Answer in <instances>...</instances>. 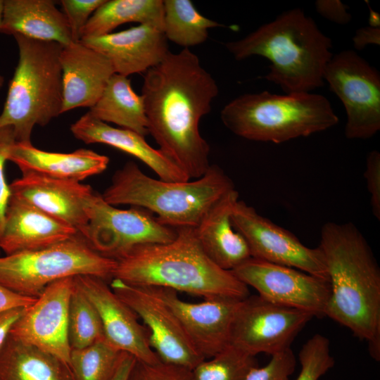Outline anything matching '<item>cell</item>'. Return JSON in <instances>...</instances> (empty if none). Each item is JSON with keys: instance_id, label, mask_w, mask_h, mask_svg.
Listing matches in <instances>:
<instances>
[{"instance_id": "obj_1", "label": "cell", "mask_w": 380, "mask_h": 380, "mask_svg": "<svg viewBox=\"0 0 380 380\" xmlns=\"http://www.w3.org/2000/svg\"><path fill=\"white\" fill-rule=\"evenodd\" d=\"M218 92L215 80L189 49L169 51L144 77L141 96L148 134L190 179L200 178L210 166V146L199 122Z\"/></svg>"}, {"instance_id": "obj_2", "label": "cell", "mask_w": 380, "mask_h": 380, "mask_svg": "<svg viewBox=\"0 0 380 380\" xmlns=\"http://www.w3.org/2000/svg\"><path fill=\"white\" fill-rule=\"evenodd\" d=\"M320 248L331 296L325 316L366 341L371 357L380 360V269L360 230L352 222H326Z\"/></svg>"}, {"instance_id": "obj_3", "label": "cell", "mask_w": 380, "mask_h": 380, "mask_svg": "<svg viewBox=\"0 0 380 380\" xmlns=\"http://www.w3.org/2000/svg\"><path fill=\"white\" fill-rule=\"evenodd\" d=\"M176 229V237L170 242L139 245L115 259L113 279L132 286L169 288L203 299L242 300L250 295L248 287L232 271L208 258L194 227Z\"/></svg>"}, {"instance_id": "obj_4", "label": "cell", "mask_w": 380, "mask_h": 380, "mask_svg": "<svg viewBox=\"0 0 380 380\" xmlns=\"http://www.w3.org/2000/svg\"><path fill=\"white\" fill-rule=\"evenodd\" d=\"M236 60L259 56L270 62L264 77L286 94L305 93L324 84L333 53L331 40L300 8L279 15L246 37L225 44Z\"/></svg>"}, {"instance_id": "obj_5", "label": "cell", "mask_w": 380, "mask_h": 380, "mask_svg": "<svg viewBox=\"0 0 380 380\" xmlns=\"http://www.w3.org/2000/svg\"><path fill=\"white\" fill-rule=\"evenodd\" d=\"M234 189L231 178L216 165H210L200 178L167 182L150 177L129 161L115 172L101 196L114 206L144 208L161 224L178 229L196 227L211 207Z\"/></svg>"}, {"instance_id": "obj_6", "label": "cell", "mask_w": 380, "mask_h": 380, "mask_svg": "<svg viewBox=\"0 0 380 380\" xmlns=\"http://www.w3.org/2000/svg\"><path fill=\"white\" fill-rule=\"evenodd\" d=\"M18 61L0 114V129L13 128L15 142L31 143L35 125L45 126L61 113L63 45L13 34Z\"/></svg>"}, {"instance_id": "obj_7", "label": "cell", "mask_w": 380, "mask_h": 380, "mask_svg": "<svg viewBox=\"0 0 380 380\" xmlns=\"http://www.w3.org/2000/svg\"><path fill=\"white\" fill-rule=\"evenodd\" d=\"M220 118L239 137L275 144L308 137L338 122L329 101L310 92L245 94L228 103Z\"/></svg>"}, {"instance_id": "obj_8", "label": "cell", "mask_w": 380, "mask_h": 380, "mask_svg": "<svg viewBox=\"0 0 380 380\" xmlns=\"http://www.w3.org/2000/svg\"><path fill=\"white\" fill-rule=\"evenodd\" d=\"M115 264L77 233L48 247L0 256V284L37 298L48 285L64 278L92 275L111 281Z\"/></svg>"}, {"instance_id": "obj_9", "label": "cell", "mask_w": 380, "mask_h": 380, "mask_svg": "<svg viewBox=\"0 0 380 380\" xmlns=\"http://www.w3.org/2000/svg\"><path fill=\"white\" fill-rule=\"evenodd\" d=\"M324 80L341 101L346 112L345 135L367 139L380 129V75L353 50L333 55Z\"/></svg>"}, {"instance_id": "obj_10", "label": "cell", "mask_w": 380, "mask_h": 380, "mask_svg": "<svg viewBox=\"0 0 380 380\" xmlns=\"http://www.w3.org/2000/svg\"><path fill=\"white\" fill-rule=\"evenodd\" d=\"M85 210L89 223L84 238L99 253L114 260L134 246L167 243L177 235L176 229L161 224L150 211L118 208L95 192Z\"/></svg>"}, {"instance_id": "obj_11", "label": "cell", "mask_w": 380, "mask_h": 380, "mask_svg": "<svg viewBox=\"0 0 380 380\" xmlns=\"http://www.w3.org/2000/svg\"><path fill=\"white\" fill-rule=\"evenodd\" d=\"M310 313L271 303L258 295L240 300L232 321L229 345L250 355H270L291 348Z\"/></svg>"}, {"instance_id": "obj_12", "label": "cell", "mask_w": 380, "mask_h": 380, "mask_svg": "<svg viewBox=\"0 0 380 380\" xmlns=\"http://www.w3.org/2000/svg\"><path fill=\"white\" fill-rule=\"evenodd\" d=\"M231 218L234 229L245 239L251 258L293 267L329 281L324 256L318 246H306L294 234L241 200L235 203Z\"/></svg>"}, {"instance_id": "obj_13", "label": "cell", "mask_w": 380, "mask_h": 380, "mask_svg": "<svg viewBox=\"0 0 380 380\" xmlns=\"http://www.w3.org/2000/svg\"><path fill=\"white\" fill-rule=\"evenodd\" d=\"M232 272L271 303L303 310L313 317L325 316L331 296L330 284L327 280L293 267L253 258Z\"/></svg>"}, {"instance_id": "obj_14", "label": "cell", "mask_w": 380, "mask_h": 380, "mask_svg": "<svg viewBox=\"0 0 380 380\" xmlns=\"http://www.w3.org/2000/svg\"><path fill=\"white\" fill-rule=\"evenodd\" d=\"M115 293L141 319L152 349L163 362L193 369L205 360L196 351L170 308L148 288L111 279Z\"/></svg>"}, {"instance_id": "obj_15", "label": "cell", "mask_w": 380, "mask_h": 380, "mask_svg": "<svg viewBox=\"0 0 380 380\" xmlns=\"http://www.w3.org/2000/svg\"><path fill=\"white\" fill-rule=\"evenodd\" d=\"M74 277L48 285L34 302L25 308L13 324L9 335L69 363V303Z\"/></svg>"}, {"instance_id": "obj_16", "label": "cell", "mask_w": 380, "mask_h": 380, "mask_svg": "<svg viewBox=\"0 0 380 380\" xmlns=\"http://www.w3.org/2000/svg\"><path fill=\"white\" fill-rule=\"evenodd\" d=\"M144 287L170 308L204 359L212 357L229 345L231 327L241 300L222 297L189 303L181 299L173 289Z\"/></svg>"}, {"instance_id": "obj_17", "label": "cell", "mask_w": 380, "mask_h": 380, "mask_svg": "<svg viewBox=\"0 0 380 380\" xmlns=\"http://www.w3.org/2000/svg\"><path fill=\"white\" fill-rule=\"evenodd\" d=\"M74 280L96 308L105 339L110 344L138 360L150 364L160 362L151 346L148 330L107 281L92 275L76 276Z\"/></svg>"}, {"instance_id": "obj_18", "label": "cell", "mask_w": 380, "mask_h": 380, "mask_svg": "<svg viewBox=\"0 0 380 380\" xmlns=\"http://www.w3.org/2000/svg\"><path fill=\"white\" fill-rule=\"evenodd\" d=\"M9 186L12 196L68 224L84 237L89 223L85 208L94 192L90 186L80 182L23 174Z\"/></svg>"}, {"instance_id": "obj_19", "label": "cell", "mask_w": 380, "mask_h": 380, "mask_svg": "<svg viewBox=\"0 0 380 380\" xmlns=\"http://www.w3.org/2000/svg\"><path fill=\"white\" fill-rule=\"evenodd\" d=\"M80 41L104 55L110 61L115 73L126 77L146 72L169 52L163 29L153 24H139Z\"/></svg>"}, {"instance_id": "obj_20", "label": "cell", "mask_w": 380, "mask_h": 380, "mask_svg": "<svg viewBox=\"0 0 380 380\" xmlns=\"http://www.w3.org/2000/svg\"><path fill=\"white\" fill-rule=\"evenodd\" d=\"M60 63L63 89L61 113L79 107L91 108L115 73L110 61L104 55L81 41L63 46Z\"/></svg>"}, {"instance_id": "obj_21", "label": "cell", "mask_w": 380, "mask_h": 380, "mask_svg": "<svg viewBox=\"0 0 380 380\" xmlns=\"http://www.w3.org/2000/svg\"><path fill=\"white\" fill-rule=\"evenodd\" d=\"M77 234L68 224L39 208L11 196L0 236L5 255L33 251L65 241Z\"/></svg>"}, {"instance_id": "obj_22", "label": "cell", "mask_w": 380, "mask_h": 380, "mask_svg": "<svg viewBox=\"0 0 380 380\" xmlns=\"http://www.w3.org/2000/svg\"><path fill=\"white\" fill-rule=\"evenodd\" d=\"M70 131L76 139L86 144H106L134 156L162 180H190L162 151L151 146L144 137L129 129L113 127L96 119L89 112L71 125Z\"/></svg>"}, {"instance_id": "obj_23", "label": "cell", "mask_w": 380, "mask_h": 380, "mask_svg": "<svg viewBox=\"0 0 380 380\" xmlns=\"http://www.w3.org/2000/svg\"><path fill=\"white\" fill-rule=\"evenodd\" d=\"M8 160L15 163L22 174H35L53 179L82 182L105 171L109 158L91 150L80 148L71 153L49 152L31 143L15 142Z\"/></svg>"}, {"instance_id": "obj_24", "label": "cell", "mask_w": 380, "mask_h": 380, "mask_svg": "<svg viewBox=\"0 0 380 380\" xmlns=\"http://www.w3.org/2000/svg\"><path fill=\"white\" fill-rule=\"evenodd\" d=\"M239 200L234 189L206 213L194 227L197 239L208 258L220 268L232 271L251 258L248 244L232 222V212Z\"/></svg>"}, {"instance_id": "obj_25", "label": "cell", "mask_w": 380, "mask_h": 380, "mask_svg": "<svg viewBox=\"0 0 380 380\" xmlns=\"http://www.w3.org/2000/svg\"><path fill=\"white\" fill-rule=\"evenodd\" d=\"M0 32L63 46L72 42L64 13L51 0H4Z\"/></svg>"}, {"instance_id": "obj_26", "label": "cell", "mask_w": 380, "mask_h": 380, "mask_svg": "<svg viewBox=\"0 0 380 380\" xmlns=\"http://www.w3.org/2000/svg\"><path fill=\"white\" fill-rule=\"evenodd\" d=\"M0 380H75L69 364L9 334L0 348Z\"/></svg>"}, {"instance_id": "obj_27", "label": "cell", "mask_w": 380, "mask_h": 380, "mask_svg": "<svg viewBox=\"0 0 380 380\" xmlns=\"http://www.w3.org/2000/svg\"><path fill=\"white\" fill-rule=\"evenodd\" d=\"M89 113L102 122L114 123L144 137L148 134L142 96L133 90L126 76L114 73Z\"/></svg>"}, {"instance_id": "obj_28", "label": "cell", "mask_w": 380, "mask_h": 380, "mask_svg": "<svg viewBox=\"0 0 380 380\" xmlns=\"http://www.w3.org/2000/svg\"><path fill=\"white\" fill-rule=\"evenodd\" d=\"M127 23L153 24L163 29V1L106 0L89 19L81 39L112 33Z\"/></svg>"}, {"instance_id": "obj_29", "label": "cell", "mask_w": 380, "mask_h": 380, "mask_svg": "<svg viewBox=\"0 0 380 380\" xmlns=\"http://www.w3.org/2000/svg\"><path fill=\"white\" fill-rule=\"evenodd\" d=\"M224 27L205 18L190 0L163 1V33L167 40L184 49L204 43L208 30Z\"/></svg>"}, {"instance_id": "obj_30", "label": "cell", "mask_w": 380, "mask_h": 380, "mask_svg": "<svg viewBox=\"0 0 380 380\" xmlns=\"http://www.w3.org/2000/svg\"><path fill=\"white\" fill-rule=\"evenodd\" d=\"M121 353L103 339L87 347L72 349L68 364L75 380H111Z\"/></svg>"}, {"instance_id": "obj_31", "label": "cell", "mask_w": 380, "mask_h": 380, "mask_svg": "<svg viewBox=\"0 0 380 380\" xmlns=\"http://www.w3.org/2000/svg\"><path fill=\"white\" fill-rule=\"evenodd\" d=\"M103 339L105 337L99 315L74 280L68 310V340L71 350L87 347Z\"/></svg>"}, {"instance_id": "obj_32", "label": "cell", "mask_w": 380, "mask_h": 380, "mask_svg": "<svg viewBox=\"0 0 380 380\" xmlns=\"http://www.w3.org/2000/svg\"><path fill=\"white\" fill-rule=\"evenodd\" d=\"M256 365L254 356L229 345L191 369V380H246Z\"/></svg>"}, {"instance_id": "obj_33", "label": "cell", "mask_w": 380, "mask_h": 380, "mask_svg": "<svg viewBox=\"0 0 380 380\" xmlns=\"http://www.w3.org/2000/svg\"><path fill=\"white\" fill-rule=\"evenodd\" d=\"M300 372L296 380H318L334 365L329 339L315 334L302 346L299 354Z\"/></svg>"}, {"instance_id": "obj_34", "label": "cell", "mask_w": 380, "mask_h": 380, "mask_svg": "<svg viewBox=\"0 0 380 380\" xmlns=\"http://www.w3.org/2000/svg\"><path fill=\"white\" fill-rule=\"evenodd\" d=\"M296 365L291 348L271 355L270 361L263 367H252L246 380H290Z\"/></svg>"}, {"instance_id": "obj_35", "label": "cell", "mask_w": 380, "mask_h": 380, "mask_svg": "<svg viewBox=\"0 0 380 380\" xmlns=\"http://www.w3.org/2000/svg\"><path fill=\"white\" fill-rule=\"evenodd\" d=\"M191 370L183 367L136 360L127 380H191Z\"/></svg>"}, {"instance_id": "obj_36", "label": "cell", "mask_w": 380, "mask_h": 380, "mask_svg": "<svg viewBox=\"0 0 380 380\" xmlns=\"http://www.w3.org/2000/svg\"><path fill=\"white\" fill-rule=\"evenodd\" d=\"M106 0H62L63 13L67 20L72 42L81 39L82 30L95 11Z\"/></svg>"}, {"instance_id": "obj_37", "label": "cell", "mask_w": 380, "mask_h": 380, "mask_svg": "<svg viewBox=\"0 0 380 380\" xmlns=\"http://www.w3.org/2000/svg\"><path fill=\"white\" fill-rule=\"evenodd\" d=\"M15 142L13 128L0 129V236L4 229L6 209L11 196L9 185L5 177V163L8 160L11 146Z\"/></svg>"}, {"instance_id": "obj_38", "label": "cell", "mask_w": 380, "mask_h": 380, "mask_svg": "<svg viewBox=\"0 0 380 380\" xmlns=\"http://www.w3.org/2000/svg\"><path fill=\"white\" fill-rule=\"evenodd\" d=\"M364 177L370 196L372 213L376 219L380 220V153L374 150L366 159Z\"/></svg>"}, {"instance_id": "obj_39", "label": "cell", "mask_w": 380, "mask_h": 380, "mask_svg": "<svg viewBox=\"0 0 380 380\" xmlns=\"http://www.w3.org/2000/svg\"><path fill=\"white\" fill-rule=\"evenodd\" d=\"M315 5L317 12L331 22L344 25L351 20L348 7L339 0H317Z\"/></svg>"}, {"instance_id": "obj_40", "label": "cell", "mask_w": 380, "mask_h": 380, "mask_svg": "<svg viewBox=\"0 0 380 380\" xmlns=\"http://www.w3.org/2000/svg\"><path fill=\"white\" fill-rule=\"evenodd\" d=\"M36 298L18 295L0 284V314L14 308H25Z\"/></svg>"}, {"instance_id": "obj_41", "label": "cell", "mask_w": 380, "mask_h": 380, "mask_svg": "<svg viewBox=\"0 0 380 380\" xmlns=\"http://www.w3.org/2000/svg\"><path fill=\"white\" fill-rule=\"evenodd\" d=\"M355 49L362 50L369 44H380V27L367 26L358 29L353 37Z\"/></svg>"}, {"instance_id": "obj_42", "label": "cell", "mask_w": 380, "mask_h": 380, "mask_svg": "<svg viewBox=\"0 0 380 380\" xmlns=\"http://www.w3.org/2000/svg\"><path fill=\"white\" fill-rule=\"evenodd\" d=\"M25 308H14L0 314V348L8 336L13 324Z\"/></svg>"}, {"instance_id": "obj_43", "label": "cell", "mask_w": 380, "mask_h": 380, "mask_svg": "<svg viewBox=\"0 0 380 380\" xmlns=\"http://www.w3.org/2000/svg\"><path fill=\"white\" fill-rule=\"evenodd\" d=\"M136 360L131 354L122 352L117 369L111 380H127Z\"/></svg>"}, {"instance_id": "obj_44", "label": "cell", "mask_w": 380, "mask_h": 380, "mask_svg": "<svg viewBox=\"0 0 380 380\" xmlns=\"http://www.w3.org/2000/svg\"><path fill=\"white\" fill-rule=\"evenodd\" d=\"M369 26L373 27H380L379 15L371 9H369Z\"/></svg>"}, {"instance_id": "obj_45", "label": "cell", "mask_w": 380, "mask_h": 380, "mask_svg": "<svg viewBox=\"0 0 380 380\" xmlns=\"http://www.w3.org/2000/svg\"><path fill=\"white\" fill-rule=\"evenodd\" d=\"M3 7H4V0H0V25L1 23ZM4 82V78L3 76L0 75V89L3 86Z\"/></svg>"}, {"instance_id": "obj_46", "label": "cell", "mask_w": 380, "mask_h": 380, "mask_svg": "<svg viewBox=\"0 0 380 380\" xmlns=\"http://www.w3.org/2000/svg\"><path fill=\"white\" fill-rule=\"evenodd\" d=\"M0 251H1V250H0Z\"/></svg>"}]
</instances>
